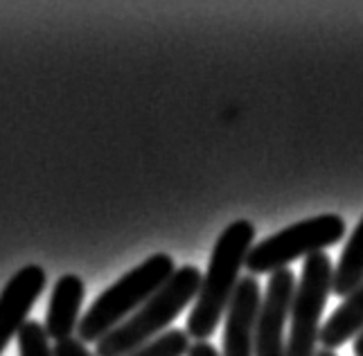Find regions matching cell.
Returning <instances> with one entry per match:
<instances>
[{
	"instance_id": "cell-1",
	"label": "cell",
	"mask_w": 363,
	"mask_h": 356,
	"mask_svg": "<svg viewBox=\"0 0 363 356\" xmlns=\"http://www.w3.org/2000/svg\"><path fill=\"white\" fill-rule=\"evenodd\" d=\"M255 241V226L248 219L233 221L223 230L212 248L208 271L203 275L196 304L187 318V334L196 340H208L217 332L221 316H226L228 304L242 282V269Z\"/></svg>"
},
{
	"instance_id": "cell-2",
	"label": "cell",
	"mask_w": 363,
	"mask_h": 356,
	"mask_svg": "<svg viewBox=\"0 0 363 356\" xmlns=\"http://www.w3.org/2000/svg\"><path fill=\"white\" fill-rule=\"evenodd\" d=\"M174 273H177V264L167 252H156V255L147 257L95 298L89 311L82 316L77 338L82 343L97 345L104 336H108L140 309L158 289L165 287Z\"/></svg>"
},
{
	"instance_id": "cell-3",
	"label": "cell",
	"mask_w": 363,
	"mask_h": 356,
	"mask_svg": "<svg viewBox=\"0 0 363 356\" xmlns=\"http://www.w3.org/2000/svg\"><path fill=\"white\" fill-rule=\"evenodd\" d=\"M203 275L196 266L187 264L177 269L169 282L158 289L140 309L116 327L108 336L95 345L97 356H129L145 343L165 334L167 325L179 318V313L190 304L201 291Z\"/></svg>"
},
{
	"instance_id": "cell-4",
	"label": "cell",
	"mask_w": 363,
	"mask_h": 356,
	"mask_svg": "<svg viewBox=\"0 0 363 356\" xmlns=\"http://www.w3.org/2000/svg\"><path fill=\"white\" fill-rule=\"evenodd\" d=\"M345 230V219L339 214H318V217L291 223L284 230L257 241L248 252L244 269L253 277L262 273L273 275L284 271L286 266L300 257L316 255V252L339 244Z\"/></svg>"
},
{
	"instance_id": "cell-5",
	"label": "cell",
	"mask_w": 363,
	"mask_h": 356,
	"mask_svg": "<svg viewBox=\"0 0 363 356\" xmlns=\"http://www.w3.org/2000/svg\"><path fill=\"white\" fill-rule=\"evenodd\" d=\"M334 266L328 252L305 257L300 282L291 302V329L286 356H316L320 343V316L332 294Z\"/></svg>"
},
{
	"instance_id": "cell-6",
	"label": "cell",
	"mask_w": 363,
	"mask_h": 356,
	"mask_svg": "<svg viewBox=\"0 0 363 356\" xmlns=\"http://www.w3.org/2000/svg\"><path fill=\"white\" fill-rule=\"evenodd\" d=\"M294 271L284 269L269 277L255 329V356H286L284 325L291 318V302L296 294Z\"/></svg>"
},
{
	"instance_id": "cell-7",
	"label": "cell",
	"mask_w": 363,
	"mask_h": 356,
	"mask_svg": "<svg viewBox=\"0 0 363 356\" xmlns=\"http://www.w3.org/2000/svg\"><path fill=\"white\" fill-rule=\"evenodd\" d=\"M262 307V287L257 277H242L228 304L223 323V352L221 356H255V329Z\"/></svg>"
},
{
	"instance_id": "cell-8",
	"label": "cell",
	"mask_w": 363,
	"mask_h": 356,
	"mask_svg": "<svg viewBox=\"0 0 363 356\" xmlns=\"http://www.w3.org/2000/svg\"><path fill=\"white\" fill-rule=\"evenodd\" d=\"M45 282L48 275L41 266L28 264L11 275L5 289L0 291V354L28 323V313L45 289Z\"/></svg>"
},
{
	"instance_id": "cell-9",
	"label": "cell",
	"mask_w": 363,
	"mask_h": 356,
	"mask_svg": "<svg viewBox=\"0 0 363 356\" xmlns=\"http://www.w3.org/2000/svg\"><path fill=\"white\" fill-rule=\"evenodd\" d=\"M86 296L84 279L74 273L61 275L52 289V296L48 302V313H45V332L52 343H61L74 336L82 323V304Z\"/></svg>"
},
{
	"instance_id": "cell-10",
	"label": "cell",
	"mask_w": 363,
	"mask_h": 356,
	"mask_svg": "<svg viewBox=\"0 0 363 356\" xmlns=\"http://www.w3.org/2000/svg\"><path fill=\"white\" fill-rule=\"evenodd\" d=\"M363 332V282L334 309L320 329L323 350H336Z\"/></svg>"
},
{
	"instance_id": "cell-11",
	"label": "cell",
	"mask_w": 363,
	"mask_h": 356,
	"mask_svg": "<svg viewBox=\"0 0 363 356\" xmlns=\"http://www.w3.org/2000/svg\"><path fill=\"white\" fill-rule=\"evenodd\" d=\"M363 282V217L350 235L341 252V260L334 269L332 294L347 298Z\"/></svg>"
},
{
	"instance_id": "cell-12",
	"label": "cell",
	"mask_w": 363,
	"mask_h": 356,
	"mask_svg": "<svg viewBox=\"0 0 363 356\" xmlns=\"http://www.w3.org/2000/svg\"><path fill=\"white\" fill-rule=\"evenodd\" d=\"M192 343L187 329H167L165 334L156 336L154 340L145 343L129 356H187Z\"/></svg>"
},
{
	"instance_id": "cell-13",
	"label": "cell",
	"mask_w": 363,
	"mask_h": 356,
	"mask_svg": "<svg viewBox=\"0 0 363 356\" xmlns=\"http://www.w3.org/2000/svg\"><path fill=\"white\" fill-rule=\"evenodd\" d=\"M45 327L36 321H28L18 332V354L21 356H55Z\"/></svg>"
},
{
	"instance_id": "cell-14",
	"label": "cell",
	"mask_w": 363,
	"mask_h": 356,
	"mask_svg": "<svg viewBox=\"0 0 363 356\" xmlns=\"http://www.w3.org/2000/svg\"><path fill=\"white\" fill-rule=\"evenodd\" d=\"M52 354L55 356H97V354H93L89 347H86V343H82L79 338H74V336L68 338V340L55 343Z\"/></svg>"
},
{
	"instance_id": "cell-15",
	"label": "cell",
	"mask_w": 363,
	"mask_h": 356,
	"mask_svg": "<svg viewBox=\"0 0 363 356\" xmlns=\"http://www.w3.org/2000/svg\"><path fill=\"white\" fill-rule=\"evenodd\" d=\"M187 356H221V354H219V350L215 345H212V343L196 340V343H192V347H190V352H187Z\"/></svg>"
},
{
	"instance_id": "cell-16",
	"label": "cell",
	"mask_w": 363,
	"mask_h": 356,
	"mask_svg": "<svg viewBox=\"0 0 363 356\" xmlns=\"http://www.w3.org/2000/svg\"><path fill=\"white\" fill-rule=\"evenodd\" d=\"M354 356H363V332L354 338Z\"/></svg>"
},
{
	"instance_id": "cell-17",
	"label": "cell",
	"mask_w": 363,
	"mask_h": 356,
	"mask_svg": "<svg viewBox=\"0 0 363 356\" xmlns=\"http://www.w3.org/2000/svg\"><path fill=\"white\" fill-rule=\"evenodd\" d=\"M316 356H336V354H334L332 350H318Z\"/></svg>"
}]
</instances>
